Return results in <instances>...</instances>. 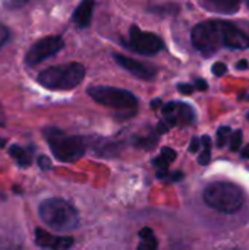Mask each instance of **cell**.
<instances>
[{
	"label": "cell",
	"mask_w": 249,
	"mask_h": 250,
	"mask_svg": "<svg viewBox=\"0 0 249 250\" xmlns=\"http://www.w3.org/2000/svg\"><path fill=\"white\" fill-rule=\"evenodd\" d=\"M205 204L225 214H233L239 211L244 205V192L233 183L229 182H214L208 185L204 190Z\"/></svg>",
	"instance_id": "cell-1"
},
{
	"label": "cell",
	"mask_w": 249,
	"mask_h": 250,
	"mask_svg": "<svg viewBox=\"0 0 249 250\" xmlns=\"http://www.w3.org/2000/svg\"><path fill=\"white\" fill-rule=\"evenodd\" d=\"M85 78V67L81 63H66L47 67L38 75V83L47 89L66 91L76 88Z\"/></svg>",
	"instance_id": "cell-2"
},
{
	"label": "cell",
	"mask_w": 249,
	"mask_h": 250,
	"mask_svg": "<svg viewBox=\"0 0 249 250\" xmlns=\"http://www.w3.org/2000/svg\"><path fill=\"white\" fill-rule=\"evenodd\" d=\"M38 212L41 220L57 231H70L79 224L76 209L69 202L59 198L45 199L40 205Z\"/></svg>",
	"instance_id": "cell-3"
},
{
	"label": "cell",
	"mask_w": 249,
	"mask_h": 250,
	"mask_svg": "<svg viewBox=\"0 0 249 250\" xmlns=\"http://www.w3.org/2000/svg\"><path fill=\"white\" fill-rule=\"evenodd\" d=\"M44 136L53 155L62 163L78 161L87 149L85 139L81 136H68L57 127H48L44 130Z\"/></svg>",
	"instance_id": "cell-4"
},
{
	"label": "cell",
	"mask_w": 249,
	"mask_h": 250,
	"mask_svg": "<svg viewBox=\"0 0 249 250\" xmlns=\"http://www.w3.org/2000/svg\"><path fill=\"white\" fill-rule=\"evenodd\" d=\"M87 92L95 103L110 107V108L131 110V108H135L138 104L136 97L131 91L120 89V88L95 85V86H90Z\"/></svg>",
	"instance_id": "cell-5"
},
{
	"label": "cell",
	"mask_w": 249,
	"mask_h": 250,
	"mask_svg": "<svg viewBox=\"0 0 249 250\" xmlns=\"http://www.w3.org/2000/svg\"><path fill=\"white\" fill-rule=\"evenodd\" d=\"M191 40L192 45L198 51H201L204 56H211L223 45L220 21H210L195 25L191 32Z\"/></svg>",
	"instance_id": "cell-6"
},
{
	"label": "cell",
	"mask_w": 249,
	"mask_h": 250,
	"mask_svg": "<svg viewBox=\"0 0 249 250\" xmlns=\"http://www.w3.org/2000/svg\"><path fill=\"white\" fill-rule=\"evenodd\" d=\"M123 44L126 45V48L142 56H154L164 47L158 35L153 32H142L136 25H132L129 28V41Z\"/></svg>",
	"instance_id": "cell-7"
},
{
	"label": "cell",
	"mask_w": 249,
	"mask_h": 250,
	"mask_svg": "<svg viewBox=\"0 0 249 250\" xmlns=\"http://www.w3.org/2000/svg\"><path fill=\"white\" fill-rule=\"evenodd\" d=\"M65 47V41L59 35L45 37L40 41H37L26 53L25 62L29 66H35L44 60H47L51 56H56L62 48Z\"/></svg>",
	"instance_id": "cell-8"
},
{
	"label": "cell",
	"mask_w": 249,
	"mask_h": 250,
	"mask_svg": "<svg viewBox=\"0 0 249 250\" xmlns=\"http://www.w3.org/2000/svg\"><path fill=\"white\" fill-rule=\"evenodd\" d=\"M220 34L223 45L232 50H248L249 48V35L235 26L232 22L220 21Z\"/></svg>",
	"instance_id": "cell-9"
},
{
	"label": "cell",
	"mask_w": 249,
	"mask_h": 250,
	"mask_svg": "<svg viewBox=\"0 0 249 250\" xmlns=\"http://www.w3.org/2000/svg\"><path fill=\"white\" fill-rule=\"evenodd\" d=\"M116 63L119 66H122L123 69H126L129 73H132L134 76H136L138 79H144V81H153L156 78V67L147 64V63H142V62H136L134 59H129L126 56H122V54H113Z\"/></svg>",
	"instance_id": "cell-10"
},
{
	"label": "cell",
	"mask_w": 249,
	"mask_h": 250,
	"mask_svg": "<svg viewBox=\"0 0 249 250\" xmlns=\"http://www.w3.org/2000/svg\"><path fill=\"white\" fill-rule=\"evenodd\" d=\"M35 242L38 246L51 250H68L73 245L72 237H56L41 229L35 230Z\"/></svg>",
	"instance_id": "cell-11"
},
{
	"label": "cell",
	"mask_w": 249,
	"mask_h": 250,
	"mask_svg": "<svg viewBox=\"0 0 249 250\" xmlns=\"http://www.w3.org/2000/svg\"><path fill=\"white\" fill-rule=\"evenodd\" d=\"M92 9H94V0H82L81 4L75 9L72 21L79 28L90 26L91 19H92Z\"/></svg>",
	"instance_id": "cell-12"
},
{
	"label": "cell",
	"mask_w": 249,
	"mask_h": 250,
	"mask_svg": "<svg viewBox=\"0 0 249 250\" xmlns=\"http://www.w3.org/2000/svg\"><path fill=\"white\" fill-rule=\"evenodd\" d=\"M204 6L213 12L232 15L241 7V0H204Z\"/></svg>",
	"instance_id": "cell-13"
},
{
	"label": "cell",
	"mask_w": 249,
	"mask_h": 250,
	"mask_svg": "<svg viewBox=\"0 0 249 250\" xmlns=\"http://www.w3.org/2000/svg\"><path fill=\"white\" fill-rule=\"evenodd\" d=\"M167 117H173L176 120V125H192L195 120V111L189 104L178 103L175 113Z\"/></svg>",
	"instance_id": "cell-14"
},
{
	"label": "cell",
	"mask_w": 249,
	"mask_h": 250,
	"mask_svg": "<svg viewBox=\"0 0 249 250\" xmlns=\"http://www.w3.org/2000/svg\"><path fill=\"white\" fill-rule=\"evenodd\" d=\"M9 154L12 158H15V161L21 166V167H29L31 161H32V149H23L19 145H12L9 148Z\"/></svg>",
	"instance_id": "cell-15"
},
{
	"label": "cell",
	"mask_w": 249,
	"mask_h": 250,
	"mask_svg": "<svg viewBox=\"0 0 249 250\" xmlns=\"http://www.w3.org/2000/svg\"><path fill=\"white\" fill-rule=\"evenodd\" d=\"M139 237H141V243L138 245L136 250H157V240L150 227H144L139 231Z\"/></svg>",
	"instance_id": "cell-16"
},
{
	"label": "cell",
	"mask_w": 249,
	"mask_h": 250,
	"mask_svg": "<svg viewBox=\"0 0 249 250\" xmlns=\"http://www.w3.org/2000/svg\"><path fill=\"white\" fill-rule=\"evenodd\" d=\"M201 144L204 145V151L198 157V163L201 166H207L211 161V139H210V136H207V135L203 136L201 138Z\"/></svg>",
	"instance_id": "cell-17"
},
{
	"label": "cell",
	"mask_w": 249,
	"mask_h": 250,
	"mask_svg": "<svg viewBox=\"0 0 249 250\" xmlns=\"http://www.w3.org/2000/svg\"><path fill=\"white\" fill-rule=\"evenodd\" d=\"M157 177L160 180H164V182H169V183H176V182H181L183 179V173H181V171L169 173V170H158Z\"/></svg>",
	"instance_id": "cell-18"
},
{
	"label": "cell",
	"mask_w": 249,
	"mask_h": 250,
	"mask_svg": "<svg viewBox=\"0 0 249 250\" xmlns=\"http://www.w3.org/2000/svg\"><path fill=\"white\" fill-rule=\"evenodd\" d=\"M232 135V129L229 126H223L217 130V146L219 148H223L229 139V136Z\"/></svg>",
	"instance_id": "cell-19"
},
{
	"label": "cell",
	"mask_w": 249,
	"mask_h": 250,
	"mask_svg": "<svg viewBox=\"0 0 249 250\" xmlns=\"http://www.w3.org/2000/svg\"><path fill=\"white\" fill-rule=\"evenodd\" d=\"M242 138H244L242 130H236L230 135V151H233V152L239 151V148L242 145Z\"/></svg>",
	"instance_id": "cell-20"
},
{
	"label": "cell",
	"mask_w": 249,
	"mask_h": 250,
	"mask_svg": "<svg viewBox=\"0 0 249 250\" xmlns=\"http://www.w3.org/2000/svg\"><path fill=\"white\" fill-rule=\"evenodd\" d=\"M211 70H213V73L216 76H225L227 73V66L225 63H222V62H217V63L213 64Z\"/></svg>",
	"instance_id": "cell-21"
},
{
	"label": "cell",
	"mask_w": 249,
	"mask_h": 250,
	"mask_svg": "<svg viewBox=\"0 0 249 250\" xmlns=\"http://www.w3.org/2000/svg\"><path fill=\"white\" fill-rule=\"evenodd\" d=\"M153 164L158 168V170H169V161L163 157V155H160V157H157V158H154L153 160Z\"/></svg>",
	"instance_id": "cell-22"
},
{
	"label": "cell",
	"mask_w": 249,
	"mask_h": 250,
	"mask_svg": "<svg viewBox=\"0 0 249 250\" xmlns=\"http://www.w3.org/2000/svg\"><path fill=\"white\" fill-rule=\"evenodd\" d=\"M157 142V138H144V139H138L136 145L138 146H142V148H151L153 145H156Z\"/></svg>",
	"instance_id": "cell-23"
},
{
	"label": "cell",
	"mask_w": 249,
	"mask_h": 250,
	"mask_svg": "<svg viewBox=\"0 0 249 250\" xmlns=\"http://www.w3.org/2000/svg\"><path fill=\"white\" fill-rule=\"evenodd\" d=\"M0 250H22L19 245L10 240H0Z\"/></svg>",
	"instance_id": "cell-24"
},
{
	"label": "cell",
	"mask_w": 249,
	"mask_h": 250,
	"mask_svg": "<svg viewBox=\"0 0 249 250\" xmlns=\"http://www.w3.org/2000/svg\"><path fill=\"white\" fill-rule=\"evenodd\" d=\"M176 105H178V103H175V101H170V103L164 104V105H163V116H164V117L172 116V114L175 113V110H176Z\"/></svg>",
	"instance_id": "cell-25"
},
{
	"label": "cell",
	"mask_w": 249,
	"mask_h": 250,
	"mask_svg": "<svg viewBox=\"0 0 249 250\" xmlns=\"http://www.w3.org/2000/svg\"><path fill=\"white\" fill-rule=\"evenodd\" d=\"M38 166H40V168H41V170L47 171V170H50V168H51V161H50V158H48V157L41 155V157H38Z\"/></svg>",
	"instance_id": "cell-26"
},
{
	"label": "cell",
	"mask_w": 249,
	"mask_h": 250,
	"mask_svg": "<svg viewBox=\"0 0 249 250\" xmlns=\"http://www.w3.org/2000/svg\"><path fill=\"white\" fill-rule=\"evenodd\" d=\"M28 0H3V4L9 9H18L21 6H23Z\"/></svg>",
	"instance_id": "cell-27"
},
{
	"label": "cell",
	"mask_w": 249,
	"mask_h": 250,
	"mask_svg": "<svg viewBox=\"0 0 249 250\" xmlns=\"http://www.w3.org/2000/svg\"><path fill=\"white\" fill-rule=\"evenodd\" d=\"M160 155H163L169 163H173V161H175V158H176V152H175L172 148H167V146L161 149V154H160Z\"/></svg>",
	"instance_id": "cell-28"
},
{
	"label": "cell",
	"mask_w": 249,
	"mask_h": 250,
	"mask_svg": "<svg viewBox=\"0 0 249 250\" xmlns=\"http://www.w3.org/2000/svg\"><path fill=\"white\" fill-rule=\"evenodd\" d=\"M9 40V29L4 26V25H1L0 23V48L4 45V42Z\"/></svg>",
	"instance_id": "cell-29"
},
{
	"label": "cell",
	"mask_w": 249,
	"mask_h": 250,
	"mask_svg": "<svg viewBox=\"0 0 249 250\" xmlns=\"http://www.w3.org/2000/svg\"><path fill=\"white\" fill-rule=\"evenodd\" d=\"M178 89H179L182 94L189 95V94H192V92H194L195 86H192V85H189V83H181V85H178Z\"/></svg>",
	"instance_id": "cell-30"
},
{
	"label": "cell",
	"mask_w": 249,
	"mask_h": 250,
	"mask_svg": "<svg viewBox=\"0 0 249 250\" xmlns=\"http://www.w3.org/2000/svg\"><path fill=\"white\" fill-rule=\"evenodd\" d=\"M169 130H170V125L166 120L158 122V125H157V133H166Z\"/></svg>",
	"instance_id": "cell-31"
},
{
	"label": "cell",
	"mask_w": 249,
	"mask_h": 250,
	"mask_svg": "<svg viewBox=\"0 0 249 250\" xmlns=\"http://www.w3.org/2000/svg\"><path fill=\"white\" fill-rule=\"evenodd\" d=\"M200 145H201V141H200L198 138H192L191 145H189V151H191V152H198Z\"/></svg>",
	"instance_id": "cell-32"
},
{
	"label": "cell",
	"mask_w": 249,
	"mask_h": 250,
	"mask_svg": "<svg viewBox=\"0 0 249 250\" xmlns=\"http://www.w3.org/2000/svg\"><path fill=\"white\" fill-rule=\"evenodd\" d=\"M207 88H208V83L204 79H197L195 89H198V91H207Z\"/></svg>",
	"instance_id": "cell-33"
},
{
	"label": "cell",
	"mask_w": 249,
	"mask_h": 250,
	"mask_svg": "<svg viewBox=\"0 0 249 250\" xmlns=\"http://www.w3.org/2000/svg\"><path fill=\"white\" fill-rule=\"evenodd\" d=\"M248 62H247V60H241V62H238V63H236V69H238V70H247V69H248Z\"/></svg>",
	"instance_id": "cell-34"
},
{
	"label": "cell",
	"mask_w": 249,
	"mask_h": 250,
	"mask_svg": "<svg viewBox=\"0 0 249 250\" xmlns=\"http://www.w3.org/2000/svg\"><path fill=\"white\" fill-rule=\"evenodd\" d=\"M160 105H161V100H160V98H156V100L151 101V108H153V110L160 108Z\"/></svg>",
	"instance_id": "cell-35"
},
{
	"label": "cell",
	"mask_w": 249,
	"mask_h": 250,
	"mask_svg": "<svg viewBox=\"0 0 249 250\" xmlns=\"http://www.w3.org/2000/svg\"><path fill=\"white\" fill-rule=\"evenodd\" d=\"M241 155H242V158H244V160H249V144H248V146H245V149L241 152Z\"/></svg>",
	"instance_id": "cell-36"
},
{
	"label": "cell",
	"mask_w": 249,
	"mask_h": 250,
	"mask_svg": "<svg viewBox=\"0 0 249 250\" xmlns=\"http://www.w3.org/2000/svg\"><path fill=\"white\" fill-rule=\"evenodd\" d=\"M6 125V120H4V113H3V108L0 107V126L3 127Z\"/></svg>",
	"instance_id": "cell-37"
},
{
	"label": "cell",
	"mask_w": 249,
	"mask_h": 250,
	"mask_svg": "<svg viewBox=\"0 0 249 250\" xmlns=\"http://www.w3.org/2000/svg\"><path fill=\"white\" fill-rule=\"evenodd\" d=\"M247 117H248V120H249V113H248V116H247Z\"/></svg>",
	"instance_id": "cell-38"
},
{
	"label": "cell",
	"mask_w": 249,
	"mask_h": 250,
	"mask_svg": "<svg viewBox=\"0 0 249 250\" xmlns=\"http://www.w3.org/2000/svg\"><path fill=\"white\" fill-rule=\"evenodd\" d=\"M248 7H249V0H248Z\"/></svg>",
	"instance_id": "cell-39"
}]
</instances>
